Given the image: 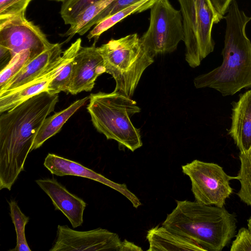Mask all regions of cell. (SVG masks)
I'll use <instances>...</instances> for the list:
<instances>
[{"label":"cell","mask_w":251,"mask_h":251,"mask_svg":"<svg viewBox=\"0 0 251 251\" xmlns=\"http://www.w3.org/2000/svg\"><path fill=\"white\" fill-rule=\"evenodd\" d=\"M115 0H99L83 10L75 18L69 29L61 36L69 42L75 35H84V30L90 22Z\"/></svg>","instance_id":"20"},{"label":"cell","mask_w":251,"mask_h":251,"mask_svg":"<svg viewBox=\"0 0 251 251\" xmlns=\"http://www.w3.org/2000/svg\"><path fill=\"white\" fill-rule=\"evenodd\" d=\"M216 12L224 18L231 2L233 0H210Z\"/></svg>","instance_id":"29"},{"label":"cell","mask_w":251,"mask_h":251,"mask_svg":"<svg viewBox=\"0 0 251 251\" xmlns=\"http://www.w3.org/2000/svg\"><path fill=\"white\" fill-rule=\"evenodd\" d=\"M74 59L66 64L50 83L47 90L48 93L55 95L62 91L68 93L73 75Z\"/></svg>","instance_id":"24"},{"label":"cell","mask_w":251,"mask_h":251,"mask_svg":"<svg viewBox=\"0 0 251 251\" xmlns=\"http://www.w3.org/2000/svg\"><path fill=\"white\" fill-rule=\"evenodd\" d=\"M63 52L61 44H53L50 47L31 60L0 88V94L12 91L30 82L40 75L50 63L60 56Z\"/></svg>","instance_id":"16"},{"label":"cell","mask_w":251,"mask_h":251,"mask_svg":"<svg viewBox=\"0 0 251 251\" xmlns=\"http://www.w3.org/2000/svg\"><path fill=\"white\" fill-rule=\"evenodd\" d=\"M230 251H251V231L248 228H241L236 235Z\"/></svg>","instance_id":"28"},{"label":"cell","mask_w":251,"mask_h":251,"mask_svg":"<svg viewBox=\"0 0 251 251\" xmlns=\"http://www.w3.org/2000/svg\"><path fill=\"white\" fill-rule=\"evenodd\" d=\"M229 134L240 152L251 148V89L241 95L233 106Z\"/></svg>","instance_id":"15"},{"label":"cell","mask_w":251,"mask_h":251,"mask_svg":"<svg viewBox=\"0 0 251 251\" xmlns=\"http://www.w3.org/2000/svg\"><path fill=\"white\" fill-rule=\"evenodd\" d=\"M10 216L14 225L17 235L16 245L12 251H31L25 236V226L29 221V217L21 210L17 202L11 200L9 202Z\"/></svg>","instance_id":"22"},{"label":"cell","mask_w":251,"mask_h":251,"mask_svg":"<svg viewBox=\"0 0 251 251\" xmlns=\"http://www.w3.org/2000/svg\"><path fill=\"white\" fill-rule=\"evenodd\" d=\"M157 0H141L128 6L97 24L87 35L90 41L94 38L96 43L100 35L126 17L150 9Z\"/></svg>","instance_id":"19"},{"label":"cell","mask_w":251,"mask_h":251,"mask_svg":"<svg viewBox=\"0 0 251 251\" xmlns=\"http://www.w3.org/2000/svg\"><path fill=\"white\" fill-rule=\"evenodd\" d=\"M89 96L87 109L99 132L132 151L142 146L140 130L130 120L141 110L135 100L115 91L99 92Z\"/></svg>","instance_id":"4"},{"label":"cell","mask_w":251,"mask_h":251,"mask_svg":"<svg viewBox=\"0 0 251 251\" xmlns=\"http://www.w3.org/2000/svg\"><path fill=\"white\" fill-rule=\"evenodd\" d=\"M44 165L51 174L56 176H75L100 182L121 193L135 208H137L141 205L139 199L128 190L125 184L116 183L79 163L49 153L45 159Z\"/></svg>","instance_id":"13"},{"label":"cell","mask_w":251,"mask_h":251,"mask_svg":"<svg viewBox=\"0 0 251 251\" xmlns=\"http://www.w3.org/2000/svg\"><path fill=\"white\" fill-rule=\"evenodd\" d=\"M141 0H115L87 25L84 30V34L90 28L105 18L113 15L118 11Z\"/></svg>","instance_id":"27"},{"label":"cell","mask_w":251,"mask_h":251,"mask_svg":"<svg viewBox=\"0 0 251 251\" xmlns=\"http://www.w3.org/2000/svg\"><path fill=\"white\" fill-rule=\"evenodd\" d=\"M81 47L74 59L71 81L68 93L76 95L91 91L97 77L106 73L103 59L95 46Z\"/></svg>","instance_id":"12"},{"label":"cell","mask_w":251,"mask_h":251,"mask_svg":"<svg viewBox=\"0 0 251 251\" xmlns=\"http://www.w3.org/2000/svg\"><path fill=\"white\" fill-rule=\"evenodd\" d=\"M149 244L148 251H206L201 246L163 226H157L149 229L146 236Z\"/></svg>","instance_id":"17"},{"label":"cell","mask_w":251,"mask_h":251,"mask_svg":"<svg viewBox=\"0 0 251 251\" xmlns=\"http://www.w3.org/2000/svg\"><path fill=\"white\" fill-rule=\"evenodd\" d=\"M184 27L185 59L195 68L212 52L213 25L223 19L215 10L210 0H178Z\"/></svg>","instance_id":"6"},{"label":"cell","mask_w":251,"mask_h":251,"mask_svg":"<svg viewBox=\"0 0 251 251\" xmlns=\"http://www.w3.org/2000/svg\"><path fill=\"white\" fill-rule=\"evenodd\" d=\"M54 0V1H57L59 2H62L63 3L66 1L67 0Z\"/></svg>","instance_id":"31"},{"label":"cell","mask_w":251,"mask_h":251,"mask_svg":"<svg viewBox=\"0 0 251 251\" xmlns=\"http://www.w3.org/2000/svg\"><path fill=\"white\" fill-rule=\"evenodd\" d=\"M226 13L223 62L194 80L196 88H213L223 96L251 87V42L245 30L251 17L239 9L236 0L231 2Z\"/></svg>","instance_id":"2"},{"label":"cell","mask_w":251,"mask_h":251,"mask_svg":"<svg viewBox=\"0 0 251 251\" xmlns=\"http://www.w3.org/2000/svg\"><path fill=\"white\" fill-rule=\"evenodd\" d=\"M89 98L90 96H87L76 100L66 108L47 117L35 137L31 151L40 148L46 141L57 133L68 119L84 105Z\"/></svg>","instance_id":"18"},{"label":"cell","mask_w":251,"mask_h":251,"mask_svg":"<svg viewBox=\"0 0 251 251\" xmlns=\"http://www.w3.org/2000/svg\"><path fill=\"white\" fill-rule=\"evenodd\" d=\"M35 182L50 198L55 210L61 211L73 228L83 224L86 203L82 199L70 193L53 177L37 179Z\"/></svg>","instance_id":"14"},{"label":"cell","mask_w":251,"mask_h":251,"mask_svg":"<svg viewBox=\"0 0 251 251\" xmlns=\"http://www.w3.org/2000/svg\"><path fill=\"white\" fill-rule=\"evenodd\" d=\"M52 45L38 26L26 19L25 14L0 24V46L9 51L11 58L25 50L38 55Z\"/></svg>","instance_id":"10"},{"label":"cell","mask_w":251,"mask_h":251,"mask_svg":"<svg viewBox=\"0 0 251 251\" xmlns=\"http://www.w3.org/2000/svg\"><path fill=\"white\" fill-rule=\"evenodd\" d=\"M240 168L236 176L240 183L237 195L240 200L251 206V148L246 152H240Z\"/></svg>","instance_id":"21"},{"label":"cell","mask_w":251,"mask_h":251,"mask_svg":"<svg viewBox=\"0 0 251 251\" xmlns=\"http://www.w3.org/2000/svg\"><path fill=\"white\" fill-rule=\"evenodd\" d=\"M141 251V247L119 235L99 227L88 231L75 230L68 226H57L56 237L50 251Z\"/></svg>","instance_id":"9"},{"label":"cell","mask_w":251,"mask_h":251,"mask_svg":"<svg viewBox=\"0 0 251 251\" xmlns=\"http://www.w3.org/2000/svg\"><path fill=\"white\" fill-rule=\"evenodd\" d=\"M248 227L249 230L251 231V216L248 220Z\"/></svg>","instance_id":"30"},{"label":"cell","mask_w":251,"mask_h":251,"mask_svg":"<svg viewBox=\"0 0 251 251\" xmlns=\"http://www.w3.org/2000/svg\"><path fill=\"white\" fill-rule=\"evenodd\" d=\"M162 226L191 240L206 251H221L234 237L235 216L224 207L206 205L196 201H176Z\"/></svg>","instance_id":"3"},{"label":"cell","mask_w":251,"mask_h":251,"mask_svg":"<svg viewBox=\"0 0 251 251\" xmlns=\"http://www.w3.org/2000/svg\"><path fill=\"white\" fill-rule=\"evenodd\" d=\"M81 45V39H77L33 80L12 91L0 94V113L14 108L36 95L47 92L50 83L66 64L75 58Z\"/></svg>","instance_id":"11"},{"label":"cell","mask_w":251,"mask_h":251,"mask_svg":"<svg viewBox=\"0 0 251 251\" xmlns=\"http://www.w3.org/2000/svg\"><path fill=\"white\" fill-rule=\"evenodd\" d=\"M150 9V24L140 37L142 44L153 57L175 51L184 39L180 10L175 9L169 0H157Z\"/></svg>","instance_id":"7"},{"label":"cell","mask_w":251,"mask_h":251,"mask_svg":"<svg viewBox=\"0 0 251 251\" xmlns=\"http://www.w3.org/2000/svg\"><path fill=\"white\" fill-rule=\"evenodd\" d=\"M106 73L116 82L114 91L131 98L145 70L154 61L136 33L97 47Z\"/></svg>","instance_id":"5"},{"label":"cell","mask_w":251,"mask_h":251,"mask_svg":"<svg viewBox=\"0 0 251 251\" xmlns=\"http://www.w3.org/2000/svg\"><path fill=\"white\" fill-rule=\"evenodd\" d=\"M30 50H25L12 57L0 73V88L18 74L31 60L37 56Z\"/></svg>","instance_id":"23"},{"label":"cell","mask_w":251,"mask_h":251,"mask_svg":"<svg viewBox=\"0 0 251 251\" xmlns=\"http://www.w3.org/2000/svg\"><path fill=\"white\" fill-rule=\"evenodd\" d=\"M32 0H0V24L25 12Z\"/></svg>","instance_id":"25"},{"label":"cell","mask_w":251,"mask_h":251,"mask_svg":"<svg viewBox=\"0 0 251 251\" xmlns=\"http://www.w3.org/2000/svg\"><path fill=\"white\" fill-rule=\"evenodd\" d=\"M99 0H67L63 3L60 15L65 25H71L77 16L91 4Z\"/></svg>","instance_id":"26"},{"label":"cell","mask_w":251,"mask_h":251,"mask_svg":"<svg viewBox=\"0 0 251 251\" xmlns=\"http://www.w3.org/2000/svg\"><path fill=\"white\" fill-rule=\"evenodd\" d=\"M183 174L191 182L196 201L201 203L224 207L233 192L230 181L237 177L228 175L217 164L194 160L182 166Z\"/></svg>","instance_id":"8"},{"label":"cell","mask_w":251,"mask_h":251,"mask_svg":"<svg viewBox=\"0 0 251 251\" xmlns=\"http://www.w3.org/2000/svg\"><path fill=\"white\" fill-rule=\"evenodd\" d=\"M59 100L45 91L26 100L0 117V189H11L24 170L35 137Z\"/></svg>","instance_id":"1"}]
</instances>
